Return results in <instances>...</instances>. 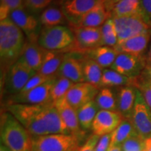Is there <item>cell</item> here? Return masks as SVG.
I'll return each instance as SVG.
<instances>
[{"label":"cell","mask_w":151,"mask_h":151,"mask_svg":"<svg viewBox=\"0 0 151 151\" xmlns=\"http://www.w3.org/2000/svg\"><path fill=\"white\" fill-rule=\"evenodd\" d=\"M1 143L10 151H32V138L15 117L4 111L0 120Z\"/></svg>","instance_id":"obj_3"},{"label":"cell","mask_w":151,"mask_h":151,"mask_svg":"<svg viewBox=\"0 0 151 151\" xmlns=\"http://www.w3.org/2000/svg\"><path fill=\"white\" fill-rule=\"evenodd\" d=\"M66 55L60 51L45 50L44 58L38 73L49 78L58 77V73Z\"/></svg>","instance_id":"obj_22"},{"label":"cell","mask_w":151,"mask_h":151,"mask_svg":"<svg viewBox=\"0 0 151 151\" xmlns=\"http://www.w3.org/2000/svg\"><path fill=\"white\" fill-rule=\"evenodd\" d=\"M111 134L103 135L100 137L98 141L95 151H108L111 145Z\"/></svg>","instance_id":"obj_39"},{"label":"cell","mask_w":151,"mask_h":151,"mask_svg":"<svg viewBox=\"0 0 151 151\" xmlns=\"http://www.w3.org/2000/svg\"><path fill=\"white\" fill-rule=\"evenodd\" d=\"M39 18L44 27L62 25L68 22L63 11L55 0L41 13Z\"/></svg>","instance_id":"obj_24"},{"label":"cell","mask_w":151,"mask_h":151,"mask_svg":"<svg viewBox=\"0 0 151 151\" xmlns=\"http://www.w3.org/2000/svg\"><path fill=\"white\" fill-rule=\"evenodd\" d=\"M131 120L137 134L144 141L151 138V110L142 94L137 88L134 107Z\"/></svg>","instance_id":"obj_7"},{"label":"cell","mask_w":151,"mask_h":151,"mask_svg":"<svg viewBox=\"0 0 151 151\" xmlns=\"http://www.w3.org/2000/svg\"><path fill=\"white\" fill-rule=\"evenodd\" d=\"M74 35V42L71 49L83 53L100 46L101 28L99 27H70Z\"/></svg>","instance_id":"obj_11"},{"label":"cell","mask_w":151,"mask_h":151,"mask_svg":"<svg viewBox=\"0 0 151 151\" xmlns=\"http://www.w3.org/2000/svg\"><path fill=\"white\" fill-rule=\"evenodd\" d=\"M144 73L146 76V78L151 81V65H148L145 68Z\"/></svg>","instance_id":"obj_41"},{"label":"cell","mask_w":151,"mask_h":151,"mask_svg":"<svg viewBox=\"0 0 151 151\" xmlns=\"http://www.w3.org/2000/svg\"><path fill=\"white\" fill-rule=\"evenodd\" d=\"M37 73L18 60L11 66L3 79L4 94L9 97L18 94L28 81Z\"/></svg>","instance_id":"obj_6"},{"label":"cell","mask_w":151,"mask_h":151,"mask_svg":"<svg viewBox=\"0 0 151 151\" xmlns=\"http://www.w3.org/2000/svg\"><path fill=\"white\" fill-rule=\"evenodd\" d=\"M146 141L139 135L129 138L122 145V151H144Z\"/></svg>","instance_id":"obj_34"},{"label":"cell","mask_w":151,"mask_h":151,"mask_svg":"<svg viewBox=\"0 0 151 151\" xmlns=\"http://www.w3.org/2000/svg\"><path fill=\"white\" fill-rule=\"evenodd\" d=\"M101 28V39L100 46H116L118 43V39L113 19L111 17L107 19Z\"/></svg>","instance_id":"obj_31"},{"label":"cell","mask_w":151,"mask_h":151,"mask_svg":"<svg viewBox=\"0 0 151 151\" xmlns=\"http://www.w3.org/2000/svg\"><path fill=\"white\" fill-rule=\"evenodd\" d=\"M110 17L111 15L104 5V0H102L70 27H99Z\"/></svg>","instance_id":"obj_17"},{"label":"cell","mask_w":151,"mask_h":151,"mask_svg":"<svg viewBox=\"0 0 151 151\" xmlns=\"http://www.w3.org/2000/svg\"><path fill=\"white\" fill-rule=\"evenodd\" d=\"M134 87L139 89L141 93L142 94L145 101L151 110V81L146 78L137 80V78Z\"/></svg>","instance_id":"obj_35"},{"label":"cell","mask_w":151,"mask_h":151,"mask_svg":"<svg viewBox=\"0 0 151 151\" xmlns=\"http://www.w3.org/2000/svg\"><path fill=\"white\" fill-rule=\"evenodd\" d=\"M150 38V30L117 43L114 48L118 53H127L141 55L146 50Z\"/></svg>","instance_id":"obj_21"},{"label":"cell","mask_w":151,"mask_h":151,"mask_svg":"<svg viewBox=\"0 0 151 151\" xmlns=\"http://www.w3.org/2000/svg\"><path fill=\"white\" fill-rule=\"evenodd\" d=\"M24 6V0H0V20L8 18L16 9Z\"/></svg>","instance_id":"obj_33"},{"label":"cell","mask_w":151,"mask_h":151,"mask_svg":"<svg viewBox=\"0 0 151 151\" xmlns=\"http://www.w3.org/2000/svg\"><path fill=\"white\" fill-rule=\"evenodd\" d=\"M136 78H130L110 69H104L99 88H112L135 85Z\"/></svg>","instance_id":"obj_25"},{"label":"cell","mask_w":151,"mask_h":151,"mask_svg":"<svg viewBox=\"0 0 151 151\" xmlns=\"http://www.w3.org/2000/svg\"><path fill=\"white\" fill-rule=\"evenodd\" d=\"M54 104L71 134L74 135L81 141L85 137L86 132L80 127L76 110L67 102L65 97L58 100Z\"/></svg>","instance_id":"obj_16"},{"label":"cell","mask_w":151,"mask_h":151,"mask_svg":"<svg viewBox=\"0 0 151 151\" xmlns=\"http://www.w3.org/2000/svg\"><path fill=\"white\" fill-rule=\"evenodd\" d=\"M100 137L96 134H92L88 138L86 142L78 149V151H95L98 141Z\"/></svg>","instance_id":"obj_38"},{"label":"cell","mask_w":151,"mask_h":151,"mask_svg":"<svg viewBox=\"0 0 151 151\" xmlns=\"http://www.w3.org/2000/svg\"><path fill=\"white\" fill-rule=\"evenodd\" d=\"M24 34L10 18L0 20V60L1 80L18 61L26 43Z\"/></svg>","instance_id":"obj_2"},{"label":"cell","mask_w":151,"mask_h":151,"mask_svg":"<svg viewBox=\"0 0 151 151\" xmlns=\"http://www.w3.org/2000/svg\"><path fill=\"white\" fill-rule=\"evenodd\" d=\"M81 54H83L85 56L94 60L103 69H109L115 62L118 52L114 47L98 46Z\"/></svg>","instance_id":"obj_23"},{"label":"cell","mask_w":151,"mask_h":151,"mask_svg":"<svg viewBox=\"0 0 151 151\" xmlns=\"http://www.w3.org/2000/svg\"><path fill=\"white\" fill-rule=\"evenodd\" d=\"M74 35L71 28L64 25L43 27L38 38L41 48L51 51H61L73 46Z\"/></svg>","instance_id":"obj_4"},{"label":"cell","mask_w":151,"mask_h":151,"mask_svg":"<svg viewBox=\"0 0 151 151\" xmlns=\"http://www.w3.org/2000/svg\"><path fill=\"white\" fill-rule=\"evenodd\" d=\"M144 151H151V138L146 141V146Z\"/></svg>","instance_id":"obj_42"},{"label":"cell","mask_w":151,"mask_h":151,"mask_svg":"<svg viewBox=\"0 0 151 151\" xmlns=\"http://www.w3.org/2000/svg\"><path fill=\"white\" fill-rule=\"evenodd\" d=\"M44 52L45 49L41 48L38 42H31L27 40L18 61L38 72L42 65Z\"/></svg>","instance_id":"obj_18"},{"label":"cell","mask_w":151,"mask_h":151,"mask_svg":"<svg viewBox=\"0 0 151 151\" xmlns=\"http://www.w3.org/2000/svg\"><path fill=\"white\" fill-rule=\"evenodd\" d=\"M73 84L74 83L65 77H57L50 90V100L52 102H55L58 100L65 97Z\"/></svg>","instance_id":"obj_32"},{"label":"cell","mask_w":151,"mask_h":151,"mask_svg":"<svg viewBox=\"0 0 151 151\" xmlns=\"http://www.w3.org/2000/svg\"><path fill=\"white\" fill-rule=\"evenodd\" d=\"M139 15L143 22L151 28V0H139Z\"/></svg>","instance_id":"obj_36"},{"label":"cell","mask_w":151,"mask_h":151,"mask_svg":"<svg viewBox=\"0 0 151 151\" xmlns=\"http://www.w3.org/2000/svg\"><path fill=\"white\" fill-rule=\"evenodd\" d=\"M56 78V77H55ZM54 78H49V77L45 76L39 73H37L35 75H34L28 81V82L26 83L25 86L24 87L23 89L20 92H24L29 91V90L34 89V88H37V87L41 86L44 83L47 82V81L50 80V79ZM20 93V92H19Z\"/></svg>","instance_id":"obj_37"},{"label":"cell","mask_w":151,"mask_h":151,"mask_svg":"<svg viewBox=\"0 0 151 151\" xmlns=\"http://www.w3.org/2000/svg\"><path fill=\"white\" fill-rule=\"evenodd\" d=\"M111 18L139 15V0H121L113 7Z\"/></svg>","instance_id":"obj_30"},{"label":"cell","mask_w":151,"mask_h":151,"mask_svg":"<svg viewBox=\"0 0 151 151\" xmlns=\"http://www.w3.org/2000/svg\"><path fill=\"white\" fill-rule=\"evenodd\" d=\"M148 62H150V65H151V47L150 48V50H149V52H148Z\"/></svg>","instance_id":"obj_45"},{"label":"cell","mask_w":151,"mask_h":151,"mask_svg":"<svg viewBox=\"0 0 151 151\" xmlns=\"http://www.w3.org/2000/svg\"><path fill=\"white\" fill-rule=\"evenodd\" d=\"M9 18L23 32L27 40L31 42H38V38L41 32V22L37 15L24 8L16 9L10 14Z\"/></svg>","instance_id":"obj_8"},{"label":"cell","mask_w":151,"mask_h":151,"mask_svg":"<svg viewBox=\"0 0 151 151\" xmlns=\"http://www.w3.org/2000/svg\"><path fill=\"white\" fill-rule=\"evenodd\" d=\"M99 110L117 111V97L111 88H102L94 99Z\"/></svg>","instance_id":"obj_29"},{"label":"cell","mask_w":151,"mask_h":151,"mask_svg":"<svg viewBox=\"0 0 151 151\" xmlns=\"http://www.w3.org/2000/svg\"><path fill=\"white\" fill-rule=\"evenodd\" d=\"M108 151H122L121 146H110Z\"/></svg>","instance_id":"obj_43"},{"label":"cell","mask_w":151,"mask_h":151,"mask_svg":"<svg viewBox=\"0 0 151 151\" xmlns=\"http://www.w3.org/2000/svg\"><path fill=\"white\" fill-rule=\"evenodd\" d=\"M137 135V132L132 120L123 118L118 127L111 133L110 146H121L124 141Z\"/></svg>","instance_id":"obj_26"},{"label":"cell","mask_w":151,"mask_h":151,"mask_svg":"<svg viewBox=\"0 0 151 151\" xmlns=\"http://www.w3.org/2000/svg\"><path fill=\"white\" fill-rule=\"evenodd\" d=\"M81 140L72 134H48L32 139V151H78Z\"/></svg>","instance_id":"obj_5"},{"label":"cell","mask_w":151,"mask_h":151,"mask_svg":"<svg viewBox=\"0 0 151 151\" xmlns=\"http://www.w3.org/2000/svg\"><path fill=\"white\" fill-rule=\"evenodd\" d=\"M102 0H55L60 6L71 26Z\"/></svg>","instance_id":"obj_13"},{"label":"cell","mask_w":151,"mask_h":151,"mask_svg":"<svg viewBox=\"0 0 151 151\" xmlns=\"http://www.w3.org/2000/svg\"><path fill=\"white\" fill-rule=\"evenodd\" d=\"M137 88L133 86H126L118 88L116 94L117 111L123 118L131 120L134 107Z\"/></svg>","instance_id":"obj_19"},{"label":"cell","mask_w":151,"mask_h":151,"mask_svg":"<svg viewBox=\"0 0 151 151\" xmlns=\"http://www.w3.org/2000/svg\"><path fill=\"white\" fill-rule=\"evenodd\" d=\"M58 76L65 77L74 83L84 82L81 60L66 55L58 73Z\"/></svg>","instance_id":"obj_20"},{"label":"cell","mask_w":151,"mask_h":151,"mask_svg":"<svg viewBox=\"0 0 151 151\" xmlns=\"http://www.w3.org/2000/svg\"><path fill=\"white\" fill-rule=\"evenodd\" d=\"M122 116L118 111L99 110L92 126L94 134L99 137L111 134L122 120Z\"/></svg>","instance_id":"obj_15"},{"label":"cell","mask_w":151,"mask_h":151,"mask_svg":"<svg viewBox=\"0 0 151 151\" xmlns=\"http://www.w3.org/2000/svg\"><path fill=\"white\" fill-rule=\"evenodd\" d=\"M146 67V60L142 56L118 53L110 69L128 78L135 79Z\"/></svg>","instance_id":"obj_12"},{"label":"cell","mask_w":151,"mask_h":151,"mask_svg":"<svg viewBox=\"0 0 151 151\" xmlns=\"http://www.w3.org/2000/svg\"><path fill=\"white\" fill-rule=\"evenodd\" d=\"M81 61L83 64L84 82L94 85L99 88L104 69L97 62L85 55Z\"/></svg>","instance_id":"obj_27"},{"label":"cell","mask_w":151,"mask_h":151,"mask_svg":"<svg viewBox=\"0 0 151 151\" xmlns=\"http://www.w3.org/2000/svg\"><path fill=\"white\" fill-rule=\"evenodd\" d=\"M99 111V107L94 100L83 105L76 111L80 127L85 132L92 129V123Z\"/></svg>","instance_id":"obj_28"},{"label":"cell","mask_w":151,"mask_h":151,"mask_svg":"<svg viewBox=\"0 0 151 151\" xmlns=\"http://www.w3.org/2000/svg\"><path fill=\"white\" fill-rule=\"evenodd\" d=\"M56 78L50 79L29 91L20 92L9 97L6 104L39 105L52 102L50 100V90Z\"/></svg>","instance_id":"obj_10"},{"label":"cell","mask_w":151,"mask_h":151,"mask_svg":"<svg viewBox=\"0 0 151 151\" xmlns=\"http://www.w3.org/2000/svg\"><path fill=\"white\" fill-rule=\"evenodd\" d=\"M0 151H10L8 148L6 147L4 145H3L2 143H1V146H0Z\"/></svg>","instance_id":"obj_44"},{"label":"cell","mask_w":151,"mask_h":151,"mask_svg":"<svg viewBox=\"0 0 151 151\" xmlns=\"http://www.w3.org/2000/svg\"><path fill=\"white\" fill-rule=\"evenodd\" d=\"M112 18L114 20L118 35V43L150 30L139 14Z\"/></svg>","instance_id":"obj_9"},{"label":"cell","mask_w":151,"mask_h":151,"mask_svg":"<svg viewBox=\"0 0 151 151\" xmlns=\"http://www.w3.org/2000/svg\"><path fill=\"white\" fill-rule=\"evenodd\" d=\"M99 91L97 86L86 82L74 83L66 94L67 102L76 110L93 101Z\"/></svg>","instance_id":"obj_14"},{"label":"cell","mask_w":151,"mask_h":151,"mask_svg":"<svg viewBox=\"0 0 151 151\" xmlns=\"http://www.w3.org/2000/svg\"><path fill=\"white\" fill-rule=\"evenodd\" d=\"M120 1L121 0H104V5L109 14H110L111 10H112L113 7Z\"/></svg>","instance_id":"obj_40"},{"label":"cell","mask_w":151,"mask_h":151,"mask_svg":"<svg viewBox=\"0 0 151 151\" xmlns=\"http://www.w3.org/2000/svg\"><path fill=\"white\" fill-rule=\"evenodd\" d=\"M6 111L22 124L32 139L48 134H71L54 102L39 105L6 104Z\"/></svg>","instance_id":"obj_1"}]
</instances>
